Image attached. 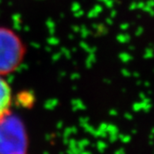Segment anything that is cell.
Masks as SVG:
<instances>
[{
  "instance_id": "obj_1",
  "label": "cell",
  "mask_w": 154,
  "mask_h": 154,
  "mask_svg": "<svg viewBox=\"0 0 154 154\" xmlns=\"http://www.w3.org/2000/svg\"><path fill=\"white\" fill-rule=\"evenodd\" d=\"M27 47L15 30L0 25V75L6 77L15 73L23 64Z\"/></svg>"
},
{
  "instance_id": "obj_2",
  "label": "cell",
  "mask_w": 154,
  "mask_h": 154,
  "mask_svg": "<svg viewBox=\"0 0 154 154\" xmlns=\"http://www.w3.org/2000/svg\"><path fill=\"white\" fill-rule=\"evenodd\" d=\"M13 93L6 77L0 75V121L6 118L11 112Z\"/></svg>"
}]
</instances>
